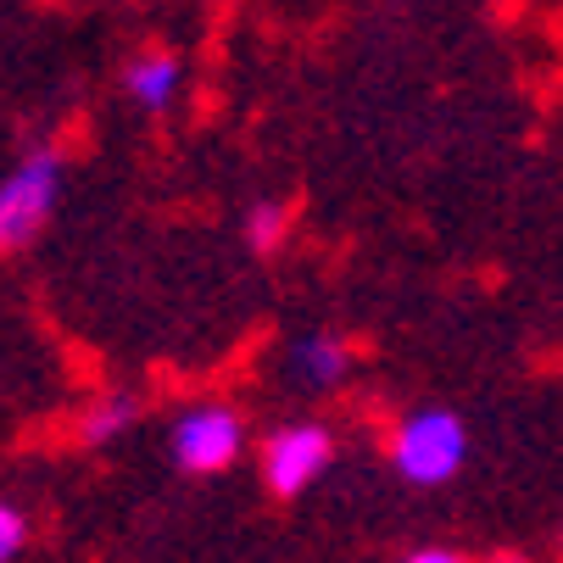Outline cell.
I'll return each mask as SVG.
<instances>
[{"label":"cell","instance_id":"6da1fadb","mask_svg":"<svg viewBox=\"0 0 563 563\" xmlns=\"http://www.w3.org/2000/svg\"><path fill=\"white\" fill-rule=\"evenodd\" d=\"M385 452H390V468L408 486L435 492L446 479H457V468L468 463V424L452 408H408L390 424Z\"/></svg>","mask_w":563,"mask_h":563},{"label":"cell","instance_id":"7a4b0ae2","mask_svg":"<svg viewBox=\"0 0 563 563\" xmlns=\"http://www.w3.org/2000/svg\"><path fill=\"white\" fill-rule=\"evenodd\" d=\"M62 196V151L34 145L23 163L0 179V252H23L45 234Z\"/></svg>","mask_w":563,"mask_h":563},{"label":"cell","instance_id":"3957f363","mask_svg":"<svg viewBox=\"0 0 563 563\" xmlns=\"http://www.w3.org/2000/svg\"><path fill=\"white\" fill-rule=\"evenodd\" d=\"M246 413L229 401H196L168 430V457L185 474H223L246 457Z\"/></svg>","mask_w":563,"mask_h":563},{"label":"cell","instance_id":"277c9868","mask_svg":"<svg viewBox=\"0 0 563 563\" xmlns=\"http://www.w3.org/2000/svg\"><path fill=\"white\" fill-rule=\"evenodd\" d=\"M330 463H335V435H330V424H318V419H290V424H279V430H268L257 441L263 486L279 503L301 497Z\"/></svg>","mask_w":563,"mask_h":563},{"label":"cell","instance_id":"5b68a950","mask_svg":"<svg viewBox=\"0 0 563 563\" xmlns=\"http://www.w3.org/2000/svg\"><path fill=\"white\" fill-rule=\"evenodd\" d=\"M352 341L346 335H330V330H318V335H301L290 341L285 363H290V379L301 390H335L346 374H352Z\"/></svg>","mask_w":563,"mask_h":563},{"label":"cell","instance_id":"8992f818","mask_svg":"<svg viewBox=\"0 0 563 563\" xmlns=\"http://www.w3.org/2000/svg\"><path fill=\"white\" fill-rule=\"evenodd\" d=\"M179 85H185V67L168 51H134L129 67H123V96L145 112H168Z\"/></svg>","mask_w":563,"mask_h":563},{"label":"cell","instance_id":"52a82bcc","mask_svg":"<svg viewBox=\"0 0 563 563\" xmlns=\"http://www.w3.org/2000/svg\"><path fill=\"white\" fill-rule=\"evenodd\" d=\"M134 419H140V396L134 390H101V396H90L85 408H78V419H73V441L78 446H112V441H123L129 430H134Z\"/></svg>","mask_w":563,"mask_h":563},{"label":"cell","instance_id":"ba28073f","mask_svg":"<svg viewBox=\"0 0 563 563\" xmlns=\"http://www.w3.org/2000/svg\"><path fill=\"white\" fill-rule=\"evenodd\" d=\"M285 229H290V207L285 201H252L246 207V240H252V252H279L285 246Z\"/></svg>","mask_w":563,"mask_h":563},{"label":"cell","instance_id":"9c48e42d","mask_svg":"<svg viewBox=\"0 0 563 563\" xmlns=\"http://www.w3.org/2000/svg\"><path fill=\"white\" fill-rule=\"evenodd\" d=\"M23 547H29V514L0 497V563H18Z\"/></svg>","mask_w":563,"mask_h":563},{"label":"cell","instance_id":"30bf717a","mask_svg":"<svg viewBox=\"0 0 563 563\" xmlns=\"http://www.w3.org/2000/svg\"><path fill=\"white\" fill-rule=\"evenodd\" d=\"M401 563H474V558L457 552V547H419V552H408Z\"/></svg>","mask_w":563,"mask_h":563},{"label":"cell","instance_id":"8fae6325","mask_svg":"<svg viewBox=\"0 0 563 563\" xmlns=\"http://www.w3.org/2000/svg\"><path fill=\"white\" fill-rule=\"evenodd\" d=\"M497 563H525V558H514V552H508V558H497Z\"/></svg>","mask_w":563,"mask_h":563}]
</instances>
